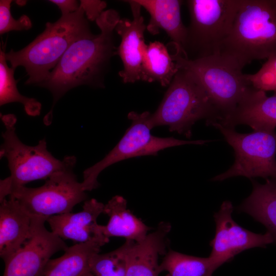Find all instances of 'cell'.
I'll use <instances>...</instances> for the list:
<instances>
[{
	"label": "cell",
	"mask_w": 276,
	"mask_h": 276,
	"mask_svg": "<svg viewBox=\"0 0 276 276\" xmlns=\"http://www.w3.org/2000/svg\"><path fill=\"white\" fill-rule=\"evenodd\" d=\"M120 19L115 10L104 11L96 20L100 33H90L74 42L38 85L48 89L53 97L52 109L43 119L46 125L52 122L55 104L70 89L81 85L104 87V72L111 57L116 55L113 32Z\"/></svg>",
	"instance_id": "6da1fadb"
},
{
	"label": "cell",
	"mask_w": 276,
	"mask_h": 276,
	"mask_svg": "<svg viewBox=\"0 0 276 276\" xmlns=\"http://www.w3.org/2000/svg\"><path fill=\"white\" fill-rule=\"evenodd\" d=\"M217 54L242 69L254 60L276 56V0H241Z\"/></svg>",
	"instance_id": "7a4b0ae2"
},
{
	"label": "cell",
	"mask_w": 276,
	"mask_h": 276,
	"mask_svg": "<svg viewBox=\"0 0 276 276\" xmlns=\"http://www.w3.org/2000/svg\"><path fill=\"white\" fill-rule=\"evenodd\" d=\"M81 7L73 13L62 15L56 22H48L44 31L18 51L11 50L5 57L11 65L25 67L26 84L39 85L49 76L75 41L91 33Z\"/></svg>",
	"instance_id": "3957f363"
},
{
	"label": "cell",
	"mask_w": 276,
	"mask_h": 276,
	"mask_svg": "<svg viewBox=\"0 0 276 276\" xmlns=\"http://www.w3.org/2000/svg\"><path fill=\"white\" fill-rule=\"evenodd\" d=\"M219 114L205 90L195 77L186 68L176 74L157 110L151 113L150 126H167L188 138L198 121L205 119L206 125L218 121Z\"/></svg>",
	"instance_id": "277c9868"
},
{
	"label": "cell",
	"mask_w": 276,
	"mask_h": 276,
	"mask_svg": "<svg viewBox=\"0 0 276 276\" xmlns=\"http://www.w3.org/2000/svg\"><path fill=\"white\" fill-rule=\"evenodd\" d=\"M2 120L5 130L2 133L0 157L7 159L10 175L1 180L0 202L16 189L32 181L47 180L76 160L74 156H65L62 160L54 157L48 150L44 139L34 146L22 143L15 132L17 120L14 114L4 115Z\"/></svg>",
	"instance_id": "5b68a950"
},
{
	"label": "cell",
	"mask_w": 276,
	"mask_h": 276,
	"mask_svg": "<svg viewBox=\"0 0 276 276\" xmlns=\"http://www.w3.org/2000/svg\"><path fill=\"white\" fill-rule=\"evenodd\" d=\"M177 62L179 68L189 71L205 90L219 114L217 122L232 114L257 90L241 67L219 54L194 60L182 56Z\"/></svg>",
	"instance_id": "8992f818"
},
{
	"label": "cell",
	"mask_w": 276,
	"mask_h": 276,
	"mask_svg": "<svg viewBox=\"0 0 276 276\" xmlns=\"http://www.w3.org/2000/svg\"><path fill=\"white\" fill-rule=\"evenodd\" d=\"M241 0H188L190 22L183 50L194 60L217 54L228 35Z\"/></svg>",
	"instance_id": "52a82bcc"
},
{
	"label": "cell",
	"mask_w": 276,
	"mask_h": 276,
	"mask_svg": "<svg viewBox=\"0 0 276 276\" xmlns=\"http://www.w3.org/2000/svg\"><path fill=\"white\" fill-rule=\"evenodd\" d=\"M210 125L218 129L234 149L235 159L226 171L214 177L213 181H222L235 176L251 179L256 177L276 181V132L258 130L240 133L217 122Z\"/></svg>",
	"instance_id": "ba28073f"
},
{
	"label": "cell",
	"mask_w": 276,
	"mask_h": 276,
	"mask_svg": "<svg viewBox=\"0 0 276 276\" xmlns=\"http://www.w3.org/2000/svg\"><path fill=\"white\" fill-rule=\"evenodd\" d=\"M76 160L45 180L37 188L25 186L14 190L9 196L17 200L30 214L50 217L71 212L77 204L87 198L81 182L73 168Z\"/></svg>",
	"instance_id": "9c48e42d"
},
{
	"label": "cell",
	"mask_w": 276,
	"mask_h": 276,
	"mask_svg": "<svg viewBox=\"0 0 276 276\" xmlns=\"http://www.w3.org/2000/svg\"><path fill=\"white\" fill-rule=\"evenodd\" d=\"M48 218L33 215L31 237L4 262L3 276H42L52 256L68 247L62 239L45 228Z\"/></svg>",
	"instance_id": "30bf717a"
},
{
	"label": "cell",
	"mask_w": 276,
	"mask_h": 276,
	"mask_svg": "<svg viewBox=\"0 0 276 276\" xmlns=\"http://www.w3.org/2000/svg\"><path fill=\"white\" fill-rule=\"evenodd\" d=\"M233 209L231 201H224L214 215L216 231L210 243L212 251L209 258L216 269L244 250L257 247L265 248L273 243L268 232L257 234L237 224L232 216Z\"/></svg>",
	"instance_id": "8fae6325"
},
{
	"label": "cell",
	"mask_w": 276,
	"mask_h": 276,
	"mask_svg": "<svg viewBox=\"0 0 276 276\" xmlns=\"http://www.w3.org/2000/svg\"><path fill=\"white\" fill-rule=\"evenodd\" d=\"M151 114L147 111L128 113V118L131 124L120 141L102 159L83 171L81 183L85 191H90L99 186L98 177L106 168L127 158L141 156L153 136L150 124Z\"/></svg>",
	"instance_id": "7c38bea8"
},
{
	"label": "cell",
	"mask_w": 276,
	"mask_h": 276,
	"mask_svg": "<svg viewBox=\"0 0 276 276\" xmlns=\"http://www.w3.org/2000/svg\"><path fill=\"white\" fill-rule=\"evenodd\" d=\"M125 2L130 5L133 19L120 18L115 31L121 38L116 55L122 60L123 69L119 74L127 83L141 80L142 52L146 45L144 36L146 26L141 13L142 6L135 0Z\"/></svg>",
	"instance_id": "4fadbf2b"
},
{
	"label": "cell",
	"mask_w": 276,
	"mask_h": 276,
	"mask_svg": "<svg viewBox=\"0 0 276 276\" xmlns=\"http://www.w3.org/2000/svg\"><path fill=\"white\" fill-rule=\"evenodd\" d=\"M0 202V256L5 262L31 237L33 215L12 197Z\"/></svg>",
	"instance_id": "5bb4252c"
},
{
	"label": "cell",
	"mask_w": 276,
	"mask_h": 276,
	"mask_svg": "<svg viewBox=\"0 0 276 276\" xmlns=\"http://www.w3.org/2000/svg\"><path fill=\"white\" fill-rule=\"evenodd\" d=\"M105 204L95 199L85 201L82 211L49 217L47 221L52 232L63 240L85 243L96 235L102 234L98 231L97 220L103 213Z\"/></svg>",
	"instance_id": "9a60e30c"
},
{
	"label": "cell",
	"mask_w": 276,
	"mask_h": 276,
	"mask_svg": "<svg viewBox=\"0 0 276 276\" xmlns=\"http://www.w3.org/2000/svg\"><path fill=\"white\" fill-rule=\"evenodd\" d=\"M171 229L169 222L162 221L155 231L132 245L127 255L126 276H159L158 257L166 254L167 237Z\"/></svg>",
	"instance_id": "2e32d148"
},
{
	"label": "cell",
	"mask_w": 276,
	"mask_h": 276,
	"mask_svg": "<svg viewBox=\"0 0 276 276\" xmlns=\"http://www.w3.org/2000/svg\"><path fill=\"white\" fill-rule=\"evenodd\" d=\"M108 242L109 238L99 234L89 241L68 247L62 256L50 260L42 276H95L90 261Z\"/></svg>",
	"instance_id": "e0dca14e"
},
{
	"label": "cell",
	"mask_w": 276,
	"mask_h": 276,
	"mask_svg": "<svg viewBox=\"0 0 276 276\" xmlns=\"http://www.w3.org/2000/svg\"><path fill=\"white\" fill-rule=\"evenodd\" d=\"M217 123L231 128L246 125L254 130H275L276 92L269 97L265 91L257 89L234 112Z\"/></svg>",
	"instance_id": "ac0fdd59"
},
{
	"label": "cell",
	"mask_w": 276,
	"mask_h": 276,
	"mask_svg": "<svg viewBox=\"0 0 276 276\" xmlns=\"http://www.w3.org/2000/svg\"><path fill=\"white\" fill-rule=\"evenodd\" d=\"M135 1L150 14V21L146 26L147 31L152 35H155L159 33L160 29L164 30L171 39V43L185 52L183 46L187 30L181 18L180 7L182 1Z\"/></svg>",
	"instance_id": "d6986e66"
},
{
	"label": "cell",
	"mask_w": 276,
	"mask_h": 276,
	"mask_svg": "<svg viewBox=\"0 0 276 276\" xmlns=\"http://www.w3.org/2000/svg\"><path fill=\"white\" fill-rule=\"evenodd\" d=\"M103 213L107 215V225L99 226L98 231L105 237H120L135 242L143 240L150 229L127 209L126 200L116 195L105 204Z\"/></svg>",
	"instance_id": "ffe728a7"
},
{
	"label": "cell",
	"mask_w": 276,
	"mask_h": 276,
	"mask_svg": "<svg viewBox=\"0 0 276 276\" xmlns=\"http://www.w3.org/2000/svg\"><path fill=\"white\" fill-rule=\"evenodd\" d=\"M252 182L251 193L238 209L263 224L276 243V181L268 178L263 184Z\"/></svg>",
	"instance_id": "44dd1931"
},
{
	"label": "cell",
	"mask_w": 276,
	"mask_h": 276,
	"mask_svg": "<svg viewBox=\"0 0 276 276\" xmlns=\"http://www.w3.org/2000/svg\"><path fill=\"white\" fill-rule=\"evenodd\" d=\"M172 50L170 53L166 46L157 41L146 44L142 52L141 80L169 86L180 69L174 50Z\"/></svg>",
	"instance_id": "7402d4cb"
},
{
	"label": "cell",
	"mask_w": 276,
	"mask_h": 276,
	"mask_svg": "<svg viewBox=\"0 0 276 276\" xmlns=\"http://www.w3.org/2000/svg\"><path fill=\"white\" fill-rule=\"evenodd\" d=\"M217 269L209 257H198L169 250L159 266L166 276H212Z\"/></svg>",
	"instance_id": "603a6c76"
},
{
	"label": "cell",
	"mask_w": 276,
	"mask_h": 276,
	"mask_svg": "<svg viewBox=\"0 0 276 276\" xmlns=\"http://www.w3.org/2000/svg\"><path fill=\"white\" fill-rule=\"evenodd\" d=\"M15 68L8 66L5 53L0 52V105L12 102H19L24 106L25 111L30 116L40 114L41 104L37 100L21 95L16 86L14 79Z\"/></svg>",
	"instance_id": "cb8c5ba5"
},
{
	"label": "cell",
	"mask_w": 276,
	"mask_h": 276,
	"mask_svg": "<svg viewBox=\"0 0 276 276\" xmlns=\"http://www.w3.org/2000/svg\"><path fill=\"white\" fill-rule=\"evenodd\" d=\"M135 241L126 240L118 248L106 254L95 255L90 263L95 276H126L127 255Z\"/></svg>",
	"instance_id": "d4e9b609"
},
{
	"label": "cell",
	"mask_w": 276,
	"mask_h": 276,
	"mask_svg": "<svg viewBox=\"0 0 276 276\" xmlns=\"http://www.w3.org/2000/svg\"><path fill=\"white\" fill-rule=\"evenodd\" d=\"M246 76L256 89L276 92V56L268 58L257 73Z\"/></svg>",
	"instance_id": "484cf974"
},
{
	"label": "cell",
	"mask_w": 276,
	"mask_h": 276,
	"mask_svg": "<svg viewBox=\"0 0 276 276\" xmlns=\"http://www.w3.org/2000/svg\"><path fill=\"white\" fill-rule=\"evenodd\" d=\"M11 0L0 1V33L3 34L12 31L28 30L32 27V22L26 15H21L16 20L12 16Z\"/></svg>",
	"instance_id": "4316f807"
},
{
	"label": "cell",
	"mask_w": 276,
	"mask_h": 276,
	"mask_svg": "<svg viewBox=\"0 0 276 276\" xmlns=\"http://www.w3.org/2000/svg\"><path fill=\"white\" fill-rule=\"evenodd\" d=\"M80 2V7L83 10L87 19L90 21L96 20L106 7V3L102 1L81 0Z\"/></svg>",
	"instance_id": "83f0119b"
},
{
	"label": "cell",
	"mask_w": 276,
	"mask_h": 276,
	"mask_svg": "<svg viewBox=\"0 0 276 276\" xmlns=\"http://www.w3.org/2000/svg\"><path fill=\"white\" fill-rule=\"evenodd\" d=\"M56 5L61 11L62 15H66L77 11L80 7L77 1L75 0H51Z\"/></svg>",
	"instance_id": "f1b7e54d"
}]
</instances>
